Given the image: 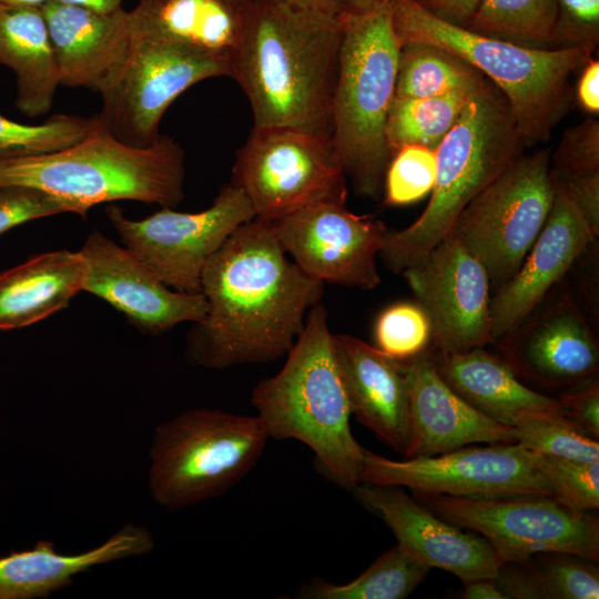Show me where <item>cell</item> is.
<instances>
[{"label":"cell","mask_w":599,"mask_h":599,"mask_svg":"<svg viewBox=\"0 0 599 599\" xmlns=\"http://www.w3.org/2000/svg\"><path fill=\"white\" fill-rule=\"evenodd\" d=\"M324 284L288 260L271 221L241 224L202 270L207 312L187 332V363L222 370L280 359L319 303Z\"/></svg>","instance_id":"1"},{"label":"cell","mask_w":599,"mask_h":599,"mask_svg":"<svg viewBox=\"0 0 599 599\" xmlns=\"http://www.w3.org/2000/svg\"><path fill=\"white\" fill-rule=\"evenodd\" d=\"M230 78L246 95L254 126H287L331 138L342 39L341 12L283 0H245Z\"/></svg>","instance_id":"2"},{"label":"cell","mask_w":599,"mask_h":599,"mask_svg":"<svg viewBox=\"0 0 599 599\" xmlns=\"http://www.w3.org/2000/svg\"><path fill=\"white\" fill-rule=\"evenodd\" d=\"M251 402L268 438L303 443L318 470L345 489L361 483L364 448L351 430L328 314L321 303L308 311L281 370L254 386Z\"/></svg>","instance_id":"3"},{"label":"cell","mask_w":599,"mask_h":599,"mask_svg":"<svg viewBox=\"0 0 599 599\" xmlns=\"http://www.w3.org/2000/svg\"><path fill=\"white\" fill-rule=\"evenodd\" d=\"M184 150L173 138L161 134L150 146L135 148L99 120L88 136L68 148L0 161V186L43 191L84 219L92 206L121 200L176 207L184 199Z\"/></svg>","instance_id":"4"},{"label":"cell","mask_w":599,"mask_h":599,"mask_svg":"<svg viewBox=\"0 0 599 599\" xmlns=\"http://www.w3.org/2000/svg\"><path fill=\"white\" fill-rule=\"evenodd\" d=\"M399 44L426 42L457 54L506 98L525 148L546 142L571 104L570 75L592 58L590 45L532 49L447 23L413 0H392Z\"/></svg>","instance_id":"5"},{"label":"cell","mask_w":599,"mask_h":599,"mask_svg":"<svg viewBox=\"0 0 599 599\" xmlns=\"http://www.w3.org/2000/svg\"><path fill=\"white\" fill-rule=\"evenodd\" d=\"M524 150L506 98L486 79L435 150L436 179L424 212L403 230H387L379 252L385 266L402 274L422 261Z\"/></svg>","instance_id":"6"},{"label":"cell","mask_w":599,"mask_h":599,"mask_svg":"<svg viewBox=\"0 0 599 599\" xmlns=\"http://www.w3.org/2000/svg\"><path fill=\"white\" fill-rule=\"evenodd\" d=\"M342 39L332 102V143L354 192L383 200L392 158L386 122L395 97L399 41L392 1L341 11Z\"/></svg>","instance_id":"7"},{"label":"cell","mask_w":599,"mask_h":599,"mask_svg":"<svg viewBox=\"0 0 599 599\" xmlns=\"http://www.w3.org/2000/svg\"><path fill=\"white\" fill-rule=\"evenodd\" d=\"M267 440L256 415L187 409L154 429L151 495L169 510L220 497L255 467Z\"/></svg>","instance_id":"8"},{"label":"cell","mask_w":599,"mask_h":599,"mask_svg":"<svg viewBox=\"0 0 599 599\" xmlns=\"http://www.w3.org/2000/svg\"><path fill=\"white\" fill-rule=\"evenodd\" d=\"M438 517L481 535L501 562H529L540 552L560 551L599 560V517L557 496L508 494L457 497L413 493Z\"/></svg>","instance_id":"9"},{"label":"cell","mask_w":599,"mask_h":599,"mask_svg":"<svg viewBox=\"0 0 599 599\" xmlns=\"http://www.w3.org/2000/svg\"><path fill=\"white\" fill-rule=\"evenodd\" d=\"M131 26L130 51L114 81L100 93L97 118L121 142L146 148L161 135L160 122L174 100L197 82L230 77V63L165 39L132 14Z\"/></svg>","instance_id":"10"},{"label":"cell","mask_w":599,"mask_h":599,"mask_svg":"<svg viewBox=\"0 0 599 599\" xmlns=\"http://www.w3.org/2000/svg\"><path fill=\"white\" fill-rule=\"evenodd\" d=\"M332 139L287 126H254L237 150L231 183L255 217L274 221L301 207L346 203L347 183Z\"/></svg>","instance_id":"11"},{"label":"cell","mask_w":599,"mask_h":599,"mask_svg":"<svg viewBox=\"0 0 599 599\" xmlns=\"http://www.w3.org/2000/svg\"><path fill=\"white\" fill-rule=\"evenodd\" d=\"M550 153L519 155L460 212L451 229L498 288L519 268L552 206Z\"/></svg>","instance_id":"12"},{"label":"cell","mask_w":599,"mask_h":599,"mask_svg":"<svg viewBox=\"0 0 599 599\" xmlns=\"http://www.w3.org/2000/svg\"><path fill=\"white\" fill-rule=\"evenodd\" d=\"M105 213L121 243L144 262L169 287L201 293V274L206 261L255 212L237 186H221L212 205L195 213L171 207L142 220L128 219L116 205Z\"/></svg>","instance_id":"13"},{"label":"cell","mask_w":599,"mask_h":599,"mask_svg":"<svg viewBox=\"0 0 599 599\" xmlns=\"http://www.w3.org/2000/svg\"><path fill=\"white\" fill-rule=\"evenodd\" d=\"M457 497L508 494L557 496L518 443L464 446L434 456L393 460L364 448L361 483Z\"/></svg>","instance_id":"14"},{"label":"cell","mask_w":599,"mask_h":599,"mask_svg":"<svg viewBox=\"0 0 599 599\" xmlns=\"http://www.w3.org/2000/svg\"><path fill=\"white\" fill-rule=\"evenodd\" d=\"M402 275L429 319L434 351L460 353L493 343L488 273L456 237L449 234Z\"/></svg>","instance_id":"15"},{"label":"cell","mask_w":599,"mask_h":599,"mask_svg":"<svg viewBox=\"0 0 599 599\" xmlns=\"http://www.w3.org/2000/svg\"><path fill=\"white\" fill-rule=\"evenodd\" d=\"M345 204H311L272 225L286 254L305 274L369 291L380 284L376 258L388 229L372 216L352 213Z\"/></svg>","instance_id":"16"},{"label":"cell","mask_w":599,"mask_h":599,"mask_svg":"<svg viewBox=\"0 0 599 599\" xmlns=\"http://www.w3.org/2000/svg\"><path fill=\"white\" fill-rule=\"evenodd\" d=\"M80 253L87 264L83 292L108 302L145 333L159 335L180 323H196L207 312L202 293L169 287L135 254L99 231L88 235Z\"/></svg>","instance_id":"17"},{"label":"cell","mask_w":599,"mask_h":599,"mask_svg":"<svg viewBox=\"0 0 599 599\" xmlns=\"http://www.w3.org/2000/svg\"><path fill=\"white\" fill-rule=\"evenodd\" d=\"M352 491L385 521L397 545L422 564L446 570L463 582L497 575L501 561L481 535L438 517L402 487L362 481Z\"/></svg>","instance_id":"18"},{"label":"cell","mask_w":599,"mask_h":599,"mask_svg":"<svg viewBox=\"0 0 599 599\" xmlns=\"http://www.w3.org/2000/svg\"><path fill=\"white\" fill-rule=\"evenodd\" d=\"M499 342L515 374L539 387L568 389L598 375V341L568 297L527 317Z\"/></svg>","instance_id":"19"},{"label":"cell","mask_w":599,"mask_h":599,"mask_svg":"<svg viewBox=\"0 0 599 599\" xmlns=\"http://www.w3.org/2000/svg\"><path fill=\"white\" fill-rule=\"evenodd\" d=\"M595 238L579 211L556 185L552 206L535 243L490 300L493 343L507 337L532 314Z\"/></svg>","instance_id":"20"},{"label":"cell","mask_w":599,"mask_h":599,"mask_svg":"<svg viewBox=\"0 0 599 599\" xmlns=\"http://www.w3.org/2000/svg\"><path fill=\"white\" fill-rule=\"evenodd\" d=\"M409 382V433L404 456H434L475 444L516 443L512 427L464 400L439 375L429 346L405 361Z\"/></svg>","instance_id":"21"},{"label":"cell","mask_w":599,"mask_h":599,"mask_svg":"<svg viewBox=\"0 0 599 599\" xmlns=\"http://www.w3.org/2000/svg\"><path fill=\"white\" fill-rule=\"evenodd\" d=\"M60 84L102 93L121 70L131 45V13H99L49 0L41 8Z\"/></svg>","instance_id":"22"},{"label":"cell","mask_w":599,"mask_h":599,"mask_svg":"<svg viewBox=\"0 0 599 599\" xmlns=\"http://www.w3.org/2000/svg\"><path fill=\"white\" fill-rule=\"evenodd\" d=\"M332 343L351 414L385 445L404 455L409 433L405 361L348 334H332Z\"/></svg>","instance_id":"23"},{"label":"cell","mask_w":599,"mask_h":599,"mask_svg":"<svg viewBox=\"0 0 599 599\" xmlns=\"http://www.w3.org/2000/svg\"><path fill=\"white\" fill-rule=\"evenodd\" d=\"M153 547L151 532L134 524L125 525L103 544L77 555L57 552L52 541L40 540L32 549L11 551L0 558V599L49 597L94 566L143 556Z\"/></svg>","instance_id":"24"},{"label":"cell","mask_w":599,"mask_h":599,"mask_svg":"<svg viewBox=\"0 0 599 599\" xmlns=\"http://www.w3.org/2000/svg\"><path fill=\"white\" fill-rule=\"evenodd\" d=\"M433 354L445 383L469 405L499 424L514 427L531 413H561L557 398L527 387L502 356L484 347L460 353L433 349Z\"/></svg>","instance_id":"25"},{"label":"cell","mask_w":599,"mask_h":599,"mask_svg":"<svg viewBox=\"0 0 599 599\" xmlns=\"http://www.w3.org/2000/svg\"><path fill=\"white\" fill-rule=\"evenodd\" d=\"M84 257L67 250L30 257L0 273V329L35 324L65 308L83 291Z\"/></svg>","instance_id":"26"},{"label":"cell","mask_w":599,"mask_h":599,"mask_svg":"<svg viewBox=\"0 0 599 599\" xmlns=\"http://www.w3.org/2000/svg\"><path fill=\"white\" fill-rule=\"evenodd\" d=\"M0 64L16 74V106L22 114L50 111L60 79L40 8L0 4Z\"/></svg>","instance_id":"27"},{"label":"cell","mask_w":599,"mask_h":599,"mask_svg":"<svg viewBox=\"0 0 599 599\" xmlns=\"http://www.w3.org/2000/svg\"><path fill=\"white\" fill-rule=\"evenodd\" d=\"M130 11L148 30L230 63L241 24L231 0H138Z\"/></svg>","instance_id":"28"},{"label":"cell","mask_w":599,"mask_h":599,"mask_svg":"<svg viewBox=\"0 0 599 599\" xmlns=\"http://www.w3.org/2000/svg\"><path fill=\"white\" fill-rule=\"evenodd\" d=\"M485 77L457 54L426 42L402 43L395 97L428 98L477 89Z\"/></svg>","instance_id":"29"},{"label":"cell","mask_w":599,"mask_h":599,"mask_svg":"<svg viewBox=\"0 0 599 599\" xmlns=\"http://www.w3.org/2000/svg\"><path fill=\"white\" fill-rule=\"evenodd\" d=\"M429 567L397 544L362 575L343 585L314 580L295 593L300 599H404L423 581Z\"/></svg>","instance_id":"30"},{"label":"cell","mask_w":599,"mask_h":599,"mask_svg":"<svg viewBox=\"0 0 599 599\" xmlns=\"http://www.w3.org/2000/svg\"><path fill=\"white\" fill-rule=\"evenodd\" d=\"M477 89L428 98L394 97L386 122L392 155L404 145H422L435 151Z\"/></svg>","instance_id":"31"},{"label":"cell","mask_w":599,"mask_h":599,"mask_svg":"<svg viewBox=\"0 0 599 599\" xmlns=\"http://www.w3.org/2000/svg\"><path fill=\"white\" fill-rule=\"evenodd\" d=\"M556 0H481L469 26L478 34L532 49H554Z\"/></svg>","instance_id":"32"},{"label":"cell","mask_w":599,"mask_h":599,"mask_svg":"<svg viewBox=\"0 0 599 599\" xmlns=\"http://www.w3.org/2000/svg\"><path fill=\"white\" fill-rule=\"evenodd\" d=\"M98 118L59 113L41 124H23L0 114V161L68 148L88 136Z\"/></svg>","instance_id":"33"},{"label":"cell","mask_w":599,"mask_h":599,"mask_svg":"<svg viewBox=\"0 0 599 599\" xmlns=\"http://www.w3.org/2000/svg\"><path fill=\"white\" fill-rule=\"evenodd\" d=\"M526 450L586 463H599V443L561 413H531L512 427Z\"/></svg>","instance_id":"34"},{"label":"cell","mask_w":599,"mask_h":599,"mask_svg":"<svg viewBox=\"0 0 599 599\" xmlns=\"http://www.w3.org/2000/svg\"><path fill=\"white\" fill-rule=\"evenodd\" d=\"M376 347L406 361L425 352L432 343L429 319L417 303L402 302L384 309L374 328Z\"/></svg>","instance_id":"35"},{"label":"cell","mask_w":599,"mask_h":599,"mask_svg":"<svg viewBox=\"0 0 599 599\" xmlns=\"http://www.w3.org/2000/svg\"><path fill=\"white\" fill-rule=\"evenodd\" d=\"M436 179V153L422 145L397 149L388 163L383 201L399 206L415 203L432 192Z\"/></svg>","instance_id":"36"},{"label":"cell","mask_w":599,"mask_h":599,"mask_svg":"<svg viewBox=\"0 0 599 599\" xmlns=\"http://www.w3.org/2000/svg\"><path fill=\"white\" fill-rule=\"evenodd\" d=\"M549 599H598L599 568L588 558L568 552H540L531 557Z\"/></svg>","instance_id":"37"},{"label":"cell","mask_w":599,"mask_h":599,"mask_svg":"<svg viewBox=\"0 0 599 599\" xmlns=\"http://www.w3.org/2000/svg\"><path fill=\"white\" fill-rule=\"evenodd\" d=\"M529 453L558 498L579 510L599 508V463Z\"/></svg>","instance_id":"38"},{"label":"cell","mask_w":599,"mask_h":599,"mask_svg":"<svg viewBox=\"0 0 599 599\" xmlns=\"http://www.w3.org/2000/svg\"><path fill=\"white\" fill-rule=\"evenodd\" d=\"M550 170L557 177L599 172V121L595 115L564 132L550 155Z\"/></svg>","instance_id":"39"},{"label":"cell","mask_w":599,"mask_h":599,"mask_svg":"<svg viewBox=\"0 0 599 599\" xmlns=\"http://www.w3.org/2000/svg\"><path fill=\"white\" fill-rule=\"evenodd\" d=\"M60 213H70V209L51 194L27 186H0V237L18 225Z\"/></svg>","instance_id":"40"},{"label":"cell","mask_w":599,"mask_h":599,"mask_svg":"<svg viewBox=\"0 0 599 599\" xmlns=\"http://www.w3.org/2000/svg\"><path fill=\"white\" fill-rule=\"evenodd\" d=\"M558 14L554 48L597 47L599 0H556Z\"/></svg>","instance_id":"41"},{"label":"cell","mask_w":599,"mask_h":599,"mask_svg":"<svg viewBox=\"0 0 599 599\" xmlns=\"http://www.w3.org/2000/svg\"><path fill=\"white\" fill-rule=\"evenodd\" d=\"M560 412L588 436L599 438V383L597 377L573 387L557 398Z\"/></svg>","instance_id":"42"},{"label":"cell","mask_w":599,"mask_h":599,"mask_svg":"<svg viewBox=\"0 0 599 599\" xmlns=\"http://www.w3.org/2000/svg\"><path fill=\"white\" fill-rule=\"evenodd\" d=\"M494 581L505 599H549L531 559L501 562Z\"/></svg>","instance_id":"43"},{"label":"cell","mask_w":599,"mask_h":599,"mask_svg":"<svg viewBox=\"0 0 599 599\" xmlns=\"http://www.w3.org/2000/svg\"><path fill=\"white\" fill-rule=\"evenodd\" d=\"M552 175V174H551ZM556 185L568 196L589 225L593 235H599V172L557 177Z\"/></svg>","instance_id":"44"},{"label":"cell","mask_w":599,"mask_h":599,"mask_svg":"<svg viewBox=\"0 0 599 599\" xmlns=\"http://www.w3.org/2000/svg\"><path fill=\"white\" fill-rule=\"evenodd\" d=\"M438 19L467 28L481 0H413Z\"/></svg>","instance_id":"45"},{"label":"cell","mask_w":599,"mask_h":599,"mask_svg":"<svg viewBox=\"0 0 599 599\" xmlns=\"http://www.w3.org/2000/svg\"><path fill=\"white\" fill-rule=\"evenodd\" d=\"M576 97L583 111L591 115L599 113V61L589 59L580 69Z\"/></svg>","instance_id":"46"},{"label":"cell","mask_w":599,"mask_h":599,"mask_svg":"<svg viewBox=\"0 0 599 599\" xmlns=\"http://www.w3.org/2000/svg\"><path fill=\"white\" fill-rule=\"evenodd\" d=\"M459 597L463 599H505L494 579H477L464 582Z\"/></svg>","instance_id":"47"},{"label":"cell","mask_w":599,"mask_h":599,"mask_svg":"<svg viewBox=\"0 0 599 599\" xmlns=\"http://www.w3.org/2000/svg\"><path fill=\"white\" fill-rule=\"evenodd\" d=\"M60 2L79 6L99 13H113L122 8L123 0H58Z\"/></svg>","instance_id":"48"},{"label":"cell","mask_w":599,"mask_h":599,"mask_svg":"<svg viewBox=\"0 0 599 599\" xmlns=\"http://www.w3.org/2000/svg\"><path fill=\"white\" fill-rule=\"evenodd\" d=\"M291 4L314 9L325 12L338 13L342 11V1L341 0H283Z\"/></svg>","instance_id":"49"},{"label":"cell","mask_w":599,"mask_h":599,"mask_svg":"<svg viewBox=\"0 0 599 599\" xmlns=\"http://www.w3.org/2000/svg\"><path fill=\"white\" fill-rule=\"evenodd\" d=\"M392 0H342V10L362 12L379 8Z\"/></svg>","instance_id":"50"},{"label":"cell","mask_w":599,"mask_h":599,"mask_svg":"<svg viewBox=\"0 0 599 599\" xmlns=\"http://www.w3.org/2000/svg\"><path fill=\"white\" fill-rule=\"evenodd\" d=\"M49 0H0V4L41 8Z\"/></svg>","instance_id":"51"},{"label":"cell","mask_w":599,"mask_h":599,"mask_svg":"<svg viewBox=\"0 0 599 599\" xmlns=\"http://www.w3.org/2000/svg\"><path fill=\"white\" fill-rule=\"evenodd\" d=\"M236 6H241L245 0H231Z\"/></svg>","instance_id":"52"},{"label":"cell","mask_w":599,"mask_h":599,"mask_svg":"<svg viewBox=\"0 0 599 599\" xmlns=\"http://www.w3.org/2000/svg\"><path fill=\"white\" fill-rule=\"evenodd\" d=\"M342 1V0H341Z\"/></svg>","instance_id":"53"}]
</instances>
